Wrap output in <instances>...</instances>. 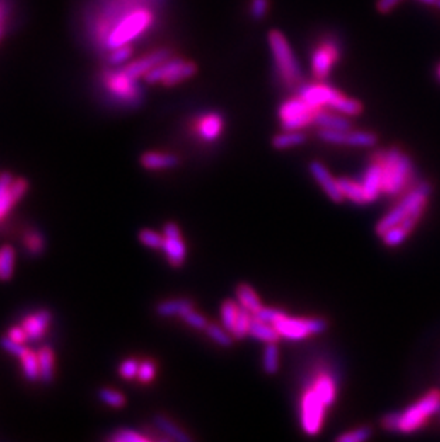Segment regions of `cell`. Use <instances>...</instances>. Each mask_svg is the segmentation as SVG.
Listing matches in <instances>:
<instances>
[{"mask_svg":"<svg viewBox=\"0 0 440 442\" xmlns=\"http://www.w3.org/2000/svg\"><path fill=\"white\" fill-rule=\"evenodd\" d=\"M163 0H88L82 13V32L88 45L102 53L110 30L140 9H155Z\"/></svg>","mask_w":440,"mask_h":442,"instance_id":"6da1fadb","label":"cell"},{"mask_svg":"<svg viewBox=\"0 0 440 442\" xmlns=\"http://www.w3.org/2000/svg\"><path fill=\"white\" fill-rule=\"evenodd\" d=\"M440 412V392L430 391L424 394L419 401L407 407L402 412H392L382 418L385 429L392 432L412 434L426 425V422Z\"/></svg>","mask_w":440,"mask_h":442,"instance_id":"7a4b0ae2","label":"cell"},{"mask_svg":"<svg viewBox=\"0 0 440 442\" xmlns=\"http://www.w3.org/2000/svg\"><path fill=\"white\" fill-rule=\"evenodd\" d=\"M103 96L116 106L137 108L143 99V91L137 79L126 75L122 67L103 69L98 78Z\"/></svg>","mask_w":440,"mask_h":442,"instance_id":"3957f363","label":"cell"},{"mask_svg":"<svg viewBox=\"0 0 440 442\" xmlns=\"http://www.w3.org/2000/svg\"><path fill=\"white\" fill-rule=\"evenodd\" d=\"M374 161L382 169V191L386 195H398L403 192L415 178V169L410 158L398 147L379 151L374 155Z\"/></svg>","mask_w":440,"mask_h":442,"instance_id":"277c9868","label":"cell"},{"mask_svg":"<svg viewBox=\"0 0 440 442\" xmlns=\"http://www.w3.org/2000/svg\"><path fill=\"white\" fill-rule=\"evenodd\" d=\"M430 193V186L426 182L419 183L413 189H410L405 198L386 215L383 216L378 225H376V234L382 237L393 227L399 225L403 219H406L409 215H412L416 210H424L427 205Z\"/></svg>","mask_w":440,"mask_h":442,"instance_id":"5b68a950","label":"cell"},{"mask_svg":"<svg viewBox=\"0 0 440 442\" xmlns=\"http://www.w3.org/2000/svg\"><path fill=\"white\" fill-rule=\"evenodd\" d=\"M269 42L286 85L290 88L299 85L302 82V70L283 35L279 30H270Z\"/></svg>","mask_w":440,"mask_h":442,"instance_id":"8992f818","label":"cell"},{"mask_svg":"<svg viewBox=\"0 0 440 442\" xmlns=\"http://www.w3.org/2000/svg\"><path fill=\"white\" fill-rule=\"evenodd\" d=\"M273 325L280 338L287 341H302L328 329V322L322 318H291L286 314Z\"/></svg>","mask_w":440,"mask_h":442,"instance_id":"52a82bcc","label":"cell"},{"mask_svg":"<svg viewBox=\"0 0 440 442\" xmlns=\"http://www.w3.org/2000/svg\"><path fill=\"white\" fill-rule=\"evenodd\" d=\"M328 408L326 402L312 387L303 392L301 398V425L306 435L315 436L322 431Z\"/></svg>","mask_w":440,"mask_h":442,"instance_id":"ba28073f","label":"cell"},{"mask_svg":"<svg viewBox=\"0 0 440 442\" xmlns=\"http://www.w3.org/2000/svg\"><path fill=\"white\" fill-rule=\"evenodd\" d=\"M316 112L318 110L313 109L302 98H295L284 102L280 106L279 119L284 130H301L313 123Z\"/></svg>","mask_w":440,"mask_h":442,"instance_id":"9c48e42d","label":"cell"},{"mask_svg":"<svg viewBox=\"0 0 440 442\" xmlns=\"http://www.w3.org/2000/svg\"><path fill=\"white\" fill-rule=\"evenodd\" d=\"M28 191L29 181L26 178H15L11 172L0 174V224L4 222Z\"/></svg>","mask_w":440,"mask_h":442,"instance_id":"30bf717a","label":"cell"},{"mask_svg":"<svg viewBox=\"0 0 440 442\" xmlns=\"http://www.w3.org/2000/svg\"><path fill=\"white\" fill-rule=\"evenodd\" d=\"M163 237H165V242H163L162 251H163L168 262L173 268L183 266V264L186 262L187 249H186V244L182 238V232H180L178 224L168 222L165 225V230H163Z\"/></svg>","mask_w":440,"mask_h":442,"instance_id":"8fae6325","label":"cell"},{"mask_svg":"<svg viewBox=\"0 0 440 442\" xmlns=\"http://www.w3.org/2000/svg\"><path fill=\"white\" fill-rule=\"evenodd\" d=\"M169 57H170V50L166 47H162V49H158V50L146 55L140 59H136V60L127 63L122 69L126 75H129L134 79H139L140 76H144L146 73L151 72L154 67H156L158 64H161L162 62H165Z\"/></svg>","mask_w":440,"mask_h":442,"instance_id":"7c38bea8","label":"cell"},{"mask_svg":"<svg viewBox=\"0 0 440 442\" xmlns=\"http://www.w3.org/2000/svg\"><path fill=\"white\" fill-rule=\"evenodd\" d=\"M339 59V49L335 42H325L320 45L312 56V69L318 79H325L333 66Z\"/></svg>","mask_w":440,"mask_h":442,"instance_id":"4fadbf2b","label":"cell"},{"mask_svg":"<svg viewBox=\"0 0 440 442\" xmlns=\"http://www.w3.org/2000/svg\"><path fill=\"white\" fill-rule=\"evenodd\" d=\"M339 95L340 94L337 91L326 85H303L299 91V98H302L316 110L326 106L329 108Z\"/></svg>","mask_w":440,"mask_h":442,"instance_id":"5bb4252c","label":"cell"},{"mask_svg":"<svg viewBox=\"0 0 440 442\" xmlns=\"http://www.w3.org/2000/svg\"><path fill=\"white\" fill-rule=\"evenodd\" d=\"M309 171L312 174V176L316 179V182L322 186V189L325 191V193L336 203H342L345 200V196L340 191V186H339V181H336L332 174L328 171V168L318 162V161H313L309 164Z\"/></svg>","mask_w":440,"mask_h":442,"instance_id":"9a60e30c","label":"cell"},{"mask_svg":"<svg viewBox=\"0 0 440 442\" xmlns=\"http://www.w3.org/2000/svg\"><path fill=\"white\" fill-rule=\"evenodd\" d=\"M52 319H53L52 311L39 310V311L25 317L22 319L21 325L26 331L29 341H39L46 335V332L52 324Z\"/></svg>","mask_w":440,"mask_h":442,"instance_id":"2e32d148","label":"cell"},{"mask_svg":"<svg viewBox=\"0 0 440 442\" xmlns=\"http://www.w3.org/2000/svg\"><path fill=\"white\" fill-rule=\"evenodd\" d=\"M361 186H363L366 202L368 203L375 202L379 198V195L383 193V191H382V169L376 161H374L371 164V166L368 168V171H366L363 181H361Z\"/></svg>","mask_w":440,"mask_h":442,"instance_id":"e0dca14e","label":"cell"},{"mask_svg":"<svg viewBox=\"0 0 440 442\" xmlns=\"http://www.w3.org/2000/svg\"><path fill=\"white\" fill-rule=\"evenodd\" d=\"M140 165L146 171H165L170 169L179 165V158L172 154H163V152H144L140 159Z\"/></svg>","mask_w":440,"mask_h":442,"instance_id":"ac0fdd59","label":"cell"},{"mask_svg":"<svg viewBox=\"0 0 440 442\" xmlns=\"http://www.w3.org/2000/svg\"><path fill=\"white\" fill-rule=\"evenodd\" d=\"M39 355V368H40V382L50 385L54 380V366L56 358L53 348L50 345H43L37 349Z\"/></svg>","mask_w":440,"mask_h":442,"instance_id":"d6986e66","label":"cell"},{"mask_svg":"<svg viewBox=\"0 0 440 442\" xmlns=\"http://www.w3.org/2000/svg\"><path fill=\"white\" fill-rule=\"evenodd\" d=\"M195 305L190 300L187 298H176V300H168L162 301L156 305V314L163 318H172L178 317L182 318L187 311L193 310Z\"/></svg>","mask_w":440,"mask_h":442,"instance_id":"ffe728a7","label":"cell"},{"mask_svg":"<svg viewBox=\"0 0 440 442\" xmlns=\"http://www.w3.org/2000/svg\"><path fill=\"white\" fill-rule=\"evenodd\" d=\"M311 387L319 394V397L326 402L328 407L333 405L337 395V387L335 378L330 374L320 373Z\"/></svg>","mask_w":440,"mask_h":442,"instance_id":"44dd1931","label":"cell"},{"mask_svg":"<svg viewBox=\"0 0 440 442\" xmlns=\"http://www.w3.org/2000/svg\"><path fill=\"white\" fill-rule=\"evenodd\" d=\"M224 130V119L217 113H207L200 118L197 123V132L204 140H214Z\"/></svg>","mask_w":440,"mask_h":442,"instance_id":"7402d4cb","label":"cell"},{"mask_svg":"<svg viewBox=\"0 0 440 442\" xmlns=\"http://www.w3.org/2000/svg\"><path fill=\"white\" fill-rule=\"evenodd\" d=\"M154 422H155L158 431L165 434L169 439H173V441H178V442H189V441H192V438L180 426H178L173 421H170V418H168L163 414L155 415Z\"/></svg>","mask_w":440,"mask_h":442,"instance_id":"603a6c76","label":"cell"},{"mask_svg":"<svg viewBox=\"0 0 440 442\" xmlns=\"http://www.w3.org/2000/svg\"><path fill=\"white\" fill-rule=\"evenodd\" d=\"M22 244H23V248L25 251L32 256V258H37V256H42L46 251V246H47V241H46V237L42 231L39 230H29L23 238H22Z\"/></svg>","mask_w":440,"mask_h":442,"instance_id":"cb8c5ba5","label":"cell"},{"mask_svg":"<svg viewBox=\"0 0 440 442\" xmlns=\"http://www.w3.org/2000/svg\"><path fill=\"white\" fill-rule=\"evenodd\" d=\"M313 123H316L322 129H335V130H343V132H349L352 129V123L347 119L329 113L325 109H319L315 113Z\"/></svg>","mask_w":440,"mask_h":442,"instance_id":"d4e9b609","label":"cell"},{"mask_svg":"<svg viewBox=\"0 0 440 442\" xmlns=\"http://www.w3.org/2000/svg\"><path fill=\"white\" fill-rule=\"evenodd\" d=\"M23 375L28 381L36 382L40 381V368H39V355L37 351L26 349L25 353L19 358Z\"/></svg>","mask_w":440,"mask_h":442,"instance_id":"484cf974","label":"cell"},{"mask_svg":"<svg viewBox=\"0 0 440 442\" xmlns=\"http://www.w3.org/2000/svg\"><path fill=\"white\" fill-rule=\"evenodd\" d=\"M306 139V133H303L302 130H284L283 133H279L272 139V146L274 149L283 151L289 149V147L303 144Z\"/></svg>","mask_w":440,"mask_h":442,"instance_id":"4316f807","label":"cell"},{"mask_svg":"<svg viewBox=\"0 0 440 442\" xmlns=\"http://www.w3.org/2000/svg\"><path fill=\"white\" fill-rule=\"evenodd\" d=\"M236 297H238V304L252 314L257 312L263 307L255 289L246 283H241L236 288Z\"/></svg>","mask_w":440,"mask_h":442,"instance_id":"83f0119b","label":"cell"},{"mask_svg":"<svg viewBox=\"0 0 440 442\" xmlns=\"http://www.w3.org/2000/svg\"><path fill=\"white\" fill-rule=\"evenodd\" d=\"M249 335L255 339H259L262 342H277L280 339V335L277 332V329L274 328V325L272 324H267V322H263V321H259L253 317V321H252V325H250V329H249Z\"/></svg>","mask_w":440,"mask_h":442,"instance_id":"f1b7e54d","label":"cell"},{"mask_svg":"<svg viewBox=\"0 0 440 442\" xmlns=\"http://www.w3.org/2000/svg\"><path fill=\"white\" fill-rule=\"evenodd\" d=\"M16 252L12 245L0 246V280L8 282L15 273Z\"/></svg>","mask_w":440,"mask_h":442,"instance_id":"f546056e","label":"cell"},{"mask_svg":"<svg viewBox=\"0 0 440 442\" xmlns=\"http://www.w3.org/2000/svg\"><path fill=\"white\" fill-rule=\"evenodd\" d=\"M337 181H339V186H340V191H342L345 199H349V200H352L356 205L368 203V202H366V198H364V192H363L361 183L354 182V181L347 179V178H340Z\"/></svg>","mask_w":440,"mask_h":442,"instance_id":"4dcf8cb0","label":"cell"},{"mask_svg":"<svg viewBox=\"0 0 440 442\" xmlns=\"http://www.w3.org/2000/svg\"><path fill=\"white\" fill-rule=\"evenodd\" d=\"M206 335L219 346L229 348L233 345V335L231 331H228L225 327H219L216 324H209L204 329Z\"/></svg>","mask_w":440,"mask_h":442,"instance_id":"1f68e13d","label":"cell"},{"mask_svg":"<svg viewBox=\"0 0 440 442\" xmlns=\"http://www.w3.org/2000/svg\"><path fill=\"white\" fill-rule=\"evenodd\" d=\"M196 70H197V66H196L195 62H187V60H185V62L172 73V75H169L166 79L162 81V84H163L165 86L178 85V84H180L182 81H185V79L193 76L195 73H196Z\"/></svg>","mask_w":440,"mask_h":442,"instance_id":"d6a6232c","label":"cell"},{"mask_svg":"<svg viewBox=\"0 0 440 442\" xmlns=\"http://www.w3.org/2000/svg\"><path fill=\"white\" fill-rule=\"evenodd\" d=\"M279 348L277 342H269L263 352V371L267 375H274L279 371Z\"/></svg>","mask_w":440,"mask_h":442,"instance_id":"836d02e7","label":"cell"},{"mask_svg":"<svg viewBox=\"0 0 440 442\" xmlns=\"http://www.w3.org/2000/svg\"><path fill=\"white\" fill-rule=\"evenodd\" d=\"M108 441H112V442H148V441H151V438L144 436L143 434H140L136 429L119 428V429H115L108 436Z\"/></svg>","mask_w":440,"mask_h":442,"instance_id":"e575fe53","label":"cell"},{"mask_svg":"<svg viewBox=\"0 0 440 442\" xmlns=\"http://www.w3.org/2000/svg\"><path fill=\"white\" fill-rule=\"evenodd\" d=\"M252 321H253V314L241 307L238 319H236L235 327H233V329H232L233 338L238 339V341H241V339H243L246 335H249V329H250Z\"/></svg>","mask_w":440,"mask_h":442,"instance_id":"d590c367","label":"cell"},{"mask_svg":"<svg viewBox=\"0 0 440 442\" xmlns=\"http://www.w3.org/2000/svg\"><path fill=\"white\" fill-rule=\"evenodd\" d=\"M378 143V136L374 132H364V130H356V132H347L346 144L349 146H363L371 147Z\"/></svg>","mask_w":440,"mask_h":442,"instance_id":"8d00e7d4","label":"cell"},{"mask_svg":"<svg viewBox=\"0 0 440 442\" xmlns=\"http://www.w3.org/2000/svg\"><path fill=\"white\" fill-rule=\"evenodd\" d=\"M239 311H241V305H238L235 301L232 300H228L222 304V307H220V315H222V325L232 332L233 327H235V322L238 319V315H239Z\"/></svg>","mask_w":440,"mask_h":442,"instance_id":"74e56055","label":"cell"},{"mask_svg":"<svg viewBox=\"0 0 440 442\" xmlns=\"http://www.w3.org/2000/svg\"><path fill=\"white\" fill-rule=\"evenodd\" d=\"M330 109H335L337 112H342V113H346L349 116H356V115H360L361 113V105L354 101V99H350V98H345L342 95H339L333 102L332 105L329 106Z\"/></svg>","mask_w":440,"mask_h":442,"instance_id":"f35d334b","label":"cell"},{"mask_svg":"<svg viewBox=\"0 0 440 442\" xmlns=\"http://www.w3.org/2000/svg\"><path fill=\"white\" fill-rule=\"evenodd\" d=\"M137 238H139L140 244H143L144 246H148L151 249L162 251V248H163V242H165L163 234H159V232H156L154 230H141V231H139Z\"/></svg>","mask_w":440,"mask_h":442,"instance_id":"ab89813d","label":"cell"},{"mask_svg":"<svg viewBox=\"0 0 440 442\" xmlns=\"http://www.w3.org/2000/svg\"><path fill=\"white\" fill-rule=\"evenodd\" d=\"M98 397L103 404H106L112 408H116V409L123 408L126 405L125 394H122L116 390H112V388H100L98 392Z\"/></svg>","mask_w":440,"mask_h":442,"instance_id":"60d3db41","label":"cell"},{"mask_svg":"<svg viewBox=\"0 0 440 442\" xmlns=\"http://www.w3.org/2000/svg\"><path fill=\"white\" fill-rule=\"evenodd\" d=\"M372 436V428L371 426H359L356 429H352L349 432H345L336 438L339 442H363Z\"/></svg>","mask_w":440,"mask_h":442,"instance_id":"b9f144b4","label":"cell"},{"mask_svg":"<svg viewBox=\"0 0 440 442\" xmlns=\"http://www.w3.org/2000/svg\"><path fill=\"white\" fill-rule=\"evenodd\" d=\"M132 47L130 45H126V46H120L112 52H109L106 55V62H108V66H112V67H117V66H122L126 60L130 59L132 56Z\"/></svg>","mask_w":440,"mask_h":442,"instance_id":"7bdbcfd3","label":"cell"},{"mask_svg":"<svg viewBox=\"0 0 440 442\" xmlns=\"http://www.w3.org/2000/svg\"><path fill=\"white\" fill-rule=\"evenodd\" d=\"M139 365H140V362L136 358H126V359H123L120 362V365H119V370H117L120 378H123L126 381L137 378Z\"/></svg>","mask_w":440,"mask_h":442,"instance_id":"ee69618b","label":"cell"},{"mask_svg":"<svg viewBox=\"0 0 440 442\" xmlns=\"http://www.w3.org/2000/svg\"><path fill=\"white\" fill-rule=\"evenodd\" d=\"M156 377V363L151 359H144L139 365L137 380L141 384H151Z\"/></svg>","mask_w":440,"mask_h":442,"instance_id":"f6af8a7d","label":"cell"},{"mask_svg":"<svg viewBox=\"0 0 440 442\" xmlns=\"http://www.w3.org/2000/svg\"><path fill=\"white\" fill-rule=\"evenodd\" d=\"M180 319H182L183 322H186L187 325H190L192 328L199 329V331H204L206 327L209 325L206 317L202 315V314H199L197 311H195V308L190 310V311H187Z\"/></svg>","mask_w":440,"mask_h":442,"instance_id":"bcb514c9","label":"cell"},{"mask_svg":"<svg viewBox=\"0 0 440 442\" xmlns=\"http://www.w3.org/2000/svg\"><path fill=\"white\" fill-rule=\"evenodd\" d=\"M318 136L328 142V143H333V144H346V137H347V132L343 130H335V129H320Z\"/></svg>","mask_w":440,"mask_h":442,"instance_id":"7dc6e473","label":"cell"},{"mask_svg":"<svg viewBox=\"0 0 440 442\" xmlns=\"http://www.w3.org/2000/svg\"><path fill=\"white\" fill-rule=\"evenodd\" d=\"M12 16V2L11 0H0V40H2L8 23Z\"/></svg>","mask_w":440,"mask_h":442,"instance_id":"c3c4849f","label":"cell"},{"mask_svg":"<svg viewBox=\"0 0 440 442\" xmlns=\"http://www.w3.org/2000/svg\"><path fill=\"white\" fill-rule=\"evenodd\" d=\"M283 315H284V312H282L279 310H274V308H266V307H262L257 312L253 314V317L256 319L267 322V324H272V325L274 322H277Z\"/></svg>","mask_w":440,"mask_h":442,"instance_id":"681fc988","label":"cell"},{"mask_svg":"<svg viewBox=\"0 0 440 442\" xmlns=\"http://www.w3.org/2000/svg\"><path fill=\"white\" fill-rule=\"evenodd\" d=\"M0 346H2V349H5L8 353H11V355H13V356H18V358H21V356L25 353V351L28 349V348L25 346V344L15 342V341H12L8 335L0 338Z\"/></svg>","mask_w":440,"mask_h":442,"instance_id":"f907efd6","label":"cell"},{"mask_svg":"<svg viewBox=\"0 0 440 442\" xmlns=\"http://www.w3.org/2000/svg\"><path fill=\"white\" fill-rule=\"evenodd\" d=\"M6 335H8L12 341L19 342V344H26V342L29 341L28 334H26V331L23 329V327H22V325L12 327V328L8 331V334H6Z\"/></svg>","mask_w":440,"mask_h":442,"instance_id":"816d5d0a","label":"cell"},{"mask_svg":"<svg viewBox=\"0 0 440 442\" xmlns=\"http://www.w3.org/2000/svg\"><path fill=\"white\" fill-rule=\"evenodd\" d=\"M267 11V0H253L252 2V16L259 21L265 16Z\"/></svg>","mask_w":440,"mask_h":442,"instance_id":"f5cc1de1","label":"cell"},{"mask_svg":"<svg viewBox=\"0 0 440 442\" xmlns=\"http://www.w3.org/2000/svg\"><path fill=\"white\" fill-rule=\"evenodd\" d=\"M399 2H400V0H378L376 8H378V11H379L381 13H388V12H390Z\"/></svg>","mask_w":440,"mask_h":442,"instance_id":"db71d44e","label":"cell"},{"mask_svg":"<svg viewBox=\"0 0 440 442\" xmlns=\"http://www.w3.org/2000/svg\"><path fill=\"white\" fill-rule=\"evenodd\" d=\"M419 2L426 4V5H433V6L437 5V0H419Z\"/></svg>","mask_w":440,"mask_h":442,"instance_id":"11a10c76","label":"cell"},{"mask_svg":"<svg viewBox=\"0 0 440 442\" xmlns=\"http://www.w3.org/2000/svg\"><path fill=\"white\" fill-rule=\"evenodd\" d=\"M437 75H439V78H440V64H439V67H437Z\"/></svg>","mask_w":440,"mask_h":442,"instance_id":"9f6ffc18","label":"cell"},{"mask_svg":"<svg viewBox=\"0 0 440 442\" xmlns=\"http://www.w3.org/2000/svg\"><path fill=\"white\" fill-rule=\"evenodd\" d=\"M439 9H440V0H437V5H436Z\"/></svg>","mask_w":440,"mask_h":442,"instance_id":"6f0895ef","label":"cell"}]
</instances>
